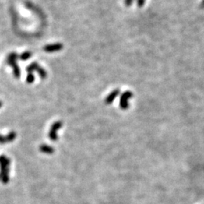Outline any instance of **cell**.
I'll use <instances>...</instances> for the list:
<instances>
[{
    "instance_id": "cell-9",
    "label": "cell",
    "mask_w": 204,
    "mask_h": 204,
    "mask_svg": "<svg viewBox=\"0 0 204 204\" xmlns=\"http://www.w3.org/2000/svg\"><path fill=\"white\" fill-rule=\"evenodd\" d=\"M31 55H32V54H31L30 52H29V51H26V52L23 53V54L20 56V58L21 60H27L28 58H30L31 57Z\"/></svg>"
},
{
    "instance_id": "cell-4",
    "label": "cell",
    "mask_w": 204,
    "mask_h": 204,
    "mask_svg": "<svg viewBox=\"0 0 204 204\" xmlns=\"http://www.w3.org/2000/svg\"><path fill=\"white\" fill-rule=\"evenodd\" d=\"M62 126V122L60 121H58L54 122L52 124L51 127V129H50L49 133H48V136H49V139H51L53 142H55L58 139V135H57V131Z\"/></svg>"
},
{
    "instance_id": "cell-5",
    "label": "cell",
    "mask_w": 204,
    "mask_h": 204,
    "mask_svg": "<svg viewBox=\"0 0 204 204\" xmlns=\"http://www.w3.org/2000/svg\"><path fill=\"white\" fill-rule=\"evenodd\" d=\"M132 93L130 91H126V92H123L121 95V98H120V107L122 109H126L128 107V100L132 97Z\"/></svg>"
},
{
    "instance_id": "cell-13",
    "label": "cell",
    "mask_w": 204,
    "mask_h": 204,
    "mask_svg": "<svg viewBox=\"0 0 204 204\" xmlns=\"http://www.w3.org/2000/svg\"><path fill=\"white\" fill-rule=\"evenodd\" d=\"M133 3V0H125V5L130 6Z\"/></svg>"
},
{
    "instance_id": "cell-3",
    "label": "cell",
    "mask_w": 204,
    "mask_h": 204,
    "mask_svg": "<svg viewBox=\"0 0 204 204\" xmlns=\"http://www.w3.org/2000/svg\"><path fill=\"white\" fill-rule=\"evenodd\" d=\"M26 70L28 71V73H32V72L33 71V70H37V71L38 72L39 74H40V76H41V78H42V79H44V78H45L47 76V73L46 72H45V70H44L43 68L40 67L39 64L36 62L32 63L30 65L28 66L27 68H26Z\"/></svg>"
},
{
    "instance_id": "cell-12",
    "label": "cell",
    "mask_w": 204,
    "mask_h": 204,
    "mask_svg": "<svg viewBox=\"0 0 204 204\" xmlns=\"http://www.w3.org/2000/svg\"><path fill=\"white\" fill-rule=\"evenodd\" d=\"M145 1L146 0H136L137 5L139 6V7H142V6L144 5V3H145Z\"/></svg>"
},
{
    "instance_id": "cell-11",
    "label": "cell",
    "mask_w": 204,
    "mask_h": 204,
    "mask_svg": "<svg viewBox=\"0 0 204 204\" xmlns=\"http://www.w3.org/2000/svg\"><path fill=\"white\" fill-rule=\"evenodd\" d=\"M8 142H9V141H8L7 135L3 136L2 135H0V144H5V143Z\"/></svg>"
},
{
    "instance_id": "cell-15",
    "label": "cell",
    "mask_w": 204,
    "mask_h": 204,
    "mask_svg": "<svg viewBox=\"0 0 204 204\" xmlns=\"http://www.w3.org/2000/svg\"><path fill=\"white\" fill-rule=\"evenodd\" d=\"M2 107V102L0 101V107Z\"/></svg>"
},
{
    "instance_id": "cell-8",
    "label": "cell",
    "mask_w": 204,
    "mask_h": 204,
    "mask_svg": "<svg viewBox=\"0 0 204 204\" xmlns=\"http://www.w3.org/2000/svg\"><path fill=\"white\" fill-rule=\"evenodd\" d=\"M40 150L41 152L44 153H47V154H51L54 152V148L52 147L47 144H42L40 147Z\"/></svg>"
},
{
    "instance_id": "cell-14",
    "label": "cell",
    "mask_w": 204,
    "mask_h": 204,
    "mask_svg": "<svg viewBox=\"0 0 204 204\" xmlns=\"http://www.w3.org/2000/svg\"><path fill=\"white\" fill-rule=\"evenodd\" d=\"M200 7L203 8V9H204V0H203V1H202L201 4H200Z\"/></svg>"
},
{
    "instance_id": "cell-10",
    "label": "cell",
    "mask_w": 204,
    "mask_h": 204,
    "mask_svg": "<svg viewBox=\"0 0 204 204\" xmlns=\"http://www.w3.org/2000/svg\"><path fill=\"white\" fill-rule=\"evenodd\" d=\"M26 82L28 83H32L34 82V76L33 75V73H28L27 77H26Z\"/></svg>"
},
{
    "instance_id": "cell-6",
    "label": "cell",
    "mask_w": 204,
    "mask_h": 204,
    "mask_svg": "<svg viewBox=\"0 0 204 204\" xmlns=\"http://www.w3.org/2000/svg\"><path fill=\"white\" fill-rule=\"evenodd\" d=\"M63 48V45L61 43L52 44V45H45L44 47V51L46 52H55V51H61Z\"/></svg>"
},
{
    "instance_id": "cell-2",
    "label": "cell",
    "mask_w": 204,
    "mask_h": 204,
    "mask_svg": "<svg viewBox=\"0 0 204 204\" xmlns=\"http://www.w3.org/2000/svg\"><path fill=\"white\" fill-rule=\"evenodd\" d=\"M17 58H18V55L16 53H12V54H10L9 57H8V64H10L12 67V68H13L14 75H15V77L19 78L20 76V71L19 67H18L16 63Z\"/></svg>"
},
{
    "instance_id": "cell-7",
    "label": "cell",
    "mask_w": 204,
    "mask_h": 204,
    "mask_svg": "<svg viewBox=\"0 0 204 204\" xmlns=\"http://www.w3.org/2000/svg\"><path fill=\"white\" fill-rule=\"evenodd\" d=\"M119 93H120V90H119V89H115V90H114L107 97L106 100H105V102H106L107 104H108L112 103L113 101H114V100L117 98V95H119Z\"/></svg>"
},
{
    "instance_id": "cell-1",
    "label": "cell",
    "mask_w": 204,
    "mask_h": 204,
    "mask_svg": "<svg viewBox=\"0 0 204 204\" xmlns=\"http://www.w3.org/2000/svg\"><path fill=\"white\" fill-rule=\"evenodd\" d=\"M9 158L5 156L0 157V180L3 184H7L9 181Z\"/></svg>"
}]
</instances>
